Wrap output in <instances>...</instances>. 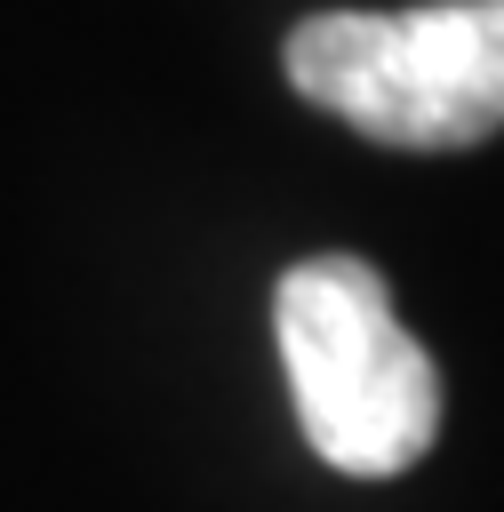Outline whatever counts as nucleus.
<instances>
[{
    "mask_svg": "<svg viewBox=\"0 0 504 512\" xmlns=\"http://www.w3.org/2000/svg\"><path fill=\"white\" fill-rule=\"evenodd\" d=\"M280 368L296 424L320 464L352 480H392L440 440V368L400 328L392 288L368 256H304L272 296Z\"/></svg>",
    "mask_w": 504,
    "mask_h": 512,
    "instance_id": "obj_1",
    "label": "nucleus"
},
{
    "mask_svg": "<svg viewBox=\"0 0 504 512\" xmlns=\"http://www.w3.org/2000/svg\"><path fill=\"white\" fill-rule=\"evenodd\" d=\"M280 64L304 104L392 152H464L504 128V0L328 8L288 32Z\"/></svg>",
    "mask_w": 504,
    "mask_h": 512,
    "instance_id": "obj_2",
    "label": "nucleus"
}]
</instances>
